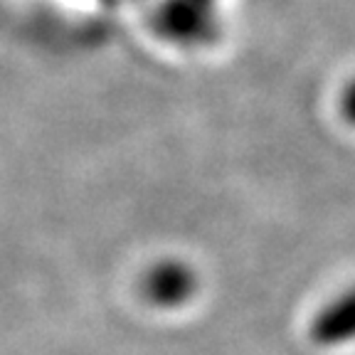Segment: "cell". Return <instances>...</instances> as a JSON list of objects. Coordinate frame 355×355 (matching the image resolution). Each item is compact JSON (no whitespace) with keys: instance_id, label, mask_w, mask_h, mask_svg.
Wrapping results in <instances>:
<instances>
[{"instance_id":"1","label":"cell","mask_w":355,"mask_h":355,"mask_svg":"<svg viewBox=\"0 0 355 355\" xmlns=\"http://www.w3.org/2000/svg\"><path fill=\"white\" fill-rule=\"evenodd\" d=\"M306 336L316 348L333 350L355 343V284L323 301L309 318Z\"/></svg>"},{"instance_id":"2","label":"cell","mask_w":355,"mask_h":355,"mask_svg":"<svg viewBox=\"0 0 355 355\" xmlns=\"http://www.w3.org/2000/svg\"><path fill=\"white\" fill-rule=\"evenodd\" d=\"M195 288H198V279H195L193 269L183 261L158 264L148 277V296L166 309L183 306L185 301L193 299Z\"/></svg>"}]
</instances>
